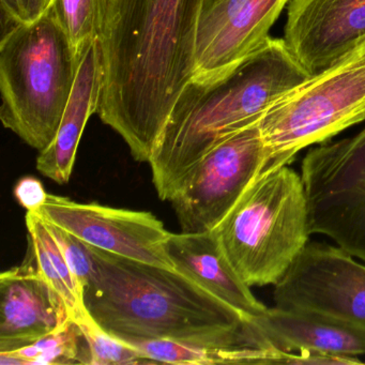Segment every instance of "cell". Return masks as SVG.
<instances>
[{"label":"cell","instance_id":"1","mask_svg":"<svg viewBox=\"0 0 365 365\" xmlns=\"http://www.w3.org/2000/svg\"><path fill=\"white\" fill-rule=\"evenodd\" d=\"M200 0H110L100 37L103 87L97 114L150 161L194 74Z\"/></svg>","mask_w":365,"mask_h":365},{"label":"cell","instance_id":"2","mask_svg":"<svg viewBox=\"0 0 365 365\" xmlns=\"http://www.w3.org/2000/svg\"><path fill=\"white\" fill-rule=\"evenodd\" d=\"M88 247L96 271L84 287L85 307L116 339L275 348L252 318L180 271Z\"/></svg>","mask_w":365,"mask_h":365},{"label":"cell","instance_id":"3","mask_svg":"<svg viewBox=\"0 0 365 365\" xmlns=\"http://www.w3.org/2000/svg\"><path fill=\"white\" fill-rule=\"evenodd\" d=\"M284 39L270 38L225 80L208 89L190 87L179 101L149 164L160 200H170L202 155L309 78Z\"/></svg>","mask_w":365,"mask_h":365},{"label":"cell","instance_id":"4","mask_svg":"<svg viewBox=\"0 0 365 365\" xmlns=\"http://www.w3.org/2000/svg\"><path fill=\"white\" fill-rule=\"evenodd\" d=\"M80 54L52 10L16 26L0 42V120L27 145L44 150L56 136L71 96Z\"/></svg>","mask_w":365,"mask_h":365},{"label":"cell","instance_id":"5","mask_svg":"<svg viewBox=\"0 0 365 365\" xmlns=\"http://www.w3.org/2000/svg\"><path fill=\"white\" fill-rule=\"evenodd\" d=\"M212 232L250 287L275 285L311 236L302 177L264 168Z\"/></svg>","mask_w":365,"mask_h":365},{"label":"cell","instance_id":"6","mask_svg":"<svg viewBox=\"0 0 365 365\" xmlns=\"http://www.w3.org/2000/svg\"><path fill=\"white\" fill-rule=\"evenodd\" d=\"M365 120V42L324 71L273 102L259 121L266 168L288 165L297 153L328 142Z\"/></svg>","mask_w":365,"mask_h":365},{"label":"cell","instance_id":"7","mask_svg":"<svg viewBox=\"0 0 365 365\" xmlns=\"http://www.w3.org/2000/svg\"><path fill=\"white\" fill-rule=\"evenodd\" d=\"M301 177L311 235L328 236L365 262V128L309 149Z\"/></svg>","mask_w":365,"mask_h":365},{"label":"cell","instance_id":"8","mask_svg":"<svg viewBox=\"0 0 365 365\" xmlns=\"http://www.w3.org/2000/svg\"><path fill=\"white\" fill-rule=\"evenodd\" d=\"M268 162L259 121L212 147L185 175L170 200L181 232L215 230Z\"/></svg>","mask_w":365,"mask_h":365},{"label":"cell","instance_id":"9","mask_svg":"<svg viewBox=\"0 0 365 365\" xmlns=\"http://www.w3.org/2000/svg\"><path fill=\"white\" fill-rule=\"evenodd\" d=\"M273 301L365 329V264L339 245L307 242L275 284Z\"/></svg>","mask_w":365,"mask_h":365},{"label":"cell","instance_id":"10","mask_svg":"<svg viewBox=\"0 0 365 365\" xmlns=\"http://www.w3.org/2000/svg\"><path fill=\"white\" fill-rule=\"evenodd\" d=\"M289 1L200 0L190 87L208 89L225 80L270 39L271 29Z\"/></svg>","mask_w":365,"mask_h":365},{"label":"cell","instance_id":"11","mask_svg":"<svg viewBox=\"0 0 365 365\" xmlns=\"http://www.w3.org/2000/svg\"><path fill=\"white\" fill-rule=\"evenodd\" d=\"M41 219L71 232L86 245L130 259L175 269L168 252L172 232L153 213L78 202L48 194L36 210Z\"/></svg>","mask_w":365,"mask_h":365},{"label":"cell","instance_id":"12","mask_svg":"<svg viewBox=\"0 0 365 365\" xmlns=\"http://www.w3.org/2000/svg\"><path fill=\"white\" fill-rule=\"evenodd\" d=\"M284 41L309 76L365 42V0H290Z\"/></svg>","mask_w":365,"mask_h":365},{"label":"cell","instance_id":"13","mask_svg":"<svg viewBox=\"0 0 365 365\" xmlns=\"http://www.w3.org/2000/svg\"><path fill=\"white\" fill-rule=\"evenodd\" d=\"M27 254L21 266L0 275V352L31 345L72 319L29 247Z\"/></svg>","mask_w":365,"mask_h":365},{"label":"cell","instance_id":"14","mask_svg":"<svg viewBox=\"0 0 365 365\" xmlns=\"http://www.w3.org/2000/svg\"><path fill=\"white\" fill-rule=\"evenodd\" d=\"M103 76L100 39L91 40L80 51L76 82L56 136L38 155L37 170L59 185L70 180L83 132L98 112Z\"/></svg>","mask_w":365,"mask_h":365},{"label":"cell","instance_id":"15","mask_svg":"<svg viewBox=\"0 0 365 365\" xmlns=\"http://www.w3.org/2000/svg\"><path fill=\"white\" fill-rule=\"evenodd\" d=\"M168 252L175 269L245 317L262 315L268 307L235 270L215 232L170 235Z\"/></svg>","mask_w":365,"mask_h":365},{"label":"cell","instance_id":"16","mask_svg":"<svg viewBox=\"0 0 365 365\" xmlns=\"http://www.w3.org/2000/svg\"><path fill=\"white\" fill-rule=\"evenodd\" d=\"M252 319L269 341L282 351L312 350L351 356L365 354V329L277 307Z\"/></svg>","mask_w":365,"mask_h":365},{"label":"cell","instance_id":"17","mask_svg":"<svg viewBox=\"0 0 365 365\" xmlns=\"http://www.w3.org/2000/svg\"><path fill=\"white\" fill-rule=\"evenodd\" d=\"M132 346L155 363L170 364H286L287 358V352L277 348L191 345L172 341H144Z\"/></svg>","mask_w":365,"mask_h":365},{"label":"cell","instance_id":"18","mask_svg":"<svg viewBox=\"0 0 365 365\" xmlns=\"http://www.w3.org/2000/svg\"><path fill=\"white\" fill-rule=\"evenodd\" d=\"M29 232V247L35 256L38 270L65 301L72 319H82L88 314L84 304V289L72 272L46 222L27 211L25 217Z\"/></svg>","mask_w":365,"mask_h":365},{"label":"cell","instance_id":"19","mask_svg":"<svg viewBox=\"0 0 365 365\" xmlns=\"http://www.w3.org/2000/svg\"><path fill=\"white\" fill-rule=\"evenodd\" d=\"M1 365L91 364V352L78 322L68 320L31 345L0 352Z\"/></svg>","mask_w":365,"mask_h":365},{"label":"cell","instance_id":"20","mask_svg":"<svg viewBox=\"0 0 365 365\" xmlns=\"http://www.w3.org/2000/svg\"><path fill=\"white\" fill-rule=\"evenodd\" d=\"M110 0H55L52 12L78 51L91 40L100 39Z\"/></svg>","mask_w":365,"mask_h":365},{"label":"cell","instance_id":"21","mask_svg":"<svg viewBox=\"0 0 365 365\" xmlns=\"http://www.w3.org/2000/svg\"><path fill=\"white\" fill-rule=\"evenodd\" d=\"M91 352L89 365L153 364L140 350L108 334L87 314L78 320Z\"/></svg>","mask_w":365,"mask_h":365},{"label":"cell","instance_id":"22","mask_svg":"<svg viewBox=\"0 0 365 365\" xmlns=\"http://www.w3.org/2000/svg\"><path fill=\"white\" fill-rule=\"evenodd\" d=\"M43 221L46 222L48 230L56 242L58 243L70 269L84 289L85 286L93 279L96 271L95 262H93L88 245L63 228L50 223L46 220Z\"/></svg>","mask_w":365,"mask_h":365},{"label":"cell","instance_id":"23","mask_svg":"<svg viewBox=\"0 0 365 365\" xmlns=\"http://www.w3.org/2000/svg\"><path fill=\"white\" fill-rule=\"evenodd\" d=\"M55 0H0L3 20L11 29L35 24L52 10Z\"/></svg>","mask_w":365,"mask_h":365},{"label":"cell","instance_id":"24","mask_svg":"<svg viewBox=\"0 0 365 365\" xmlns=\"http://www.w3.org/2000/svg\"><path fill=\"white\" fill-rule=\"evenodd\" d=\"M14 193L19 204L31 212L38 210L48 195L41 181L31 176L21 178L14 187Z\"/></svg>","mask_w":365,"mask_h":365}]
</instances>
